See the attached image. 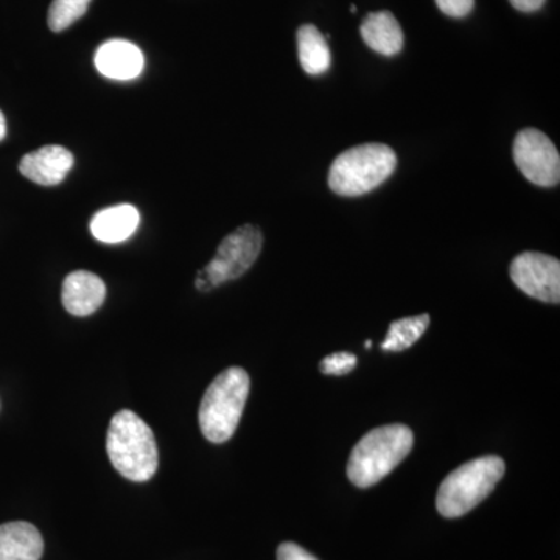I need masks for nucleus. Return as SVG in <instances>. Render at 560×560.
Wrapping results in <instances>:
<instances>
[{"label":"nucleus","instance_id":"obj_7","mask_svg":"<svg viewBox=\"0 0 560 560\" xmlns=\"http://www.w3.org/2000/svg\"><path fill=\"white\" fill-rule=\"evenodd\" d=\"M514 162L523 176L536 186L552 187L560 179V156L547 135L526 128L515 136Z\"/></svg>","mask_w":560,"mask_h":560},{"label":"nucleus","instance_id":"obj_10","mask_svg":"<svg viewBox=\"0 0 560 560\" xmlns=\"http://www.w3.org/2000/svg\"><path fill=\"white\" fill-rule=\"evenodd\" d=\"M105 298V282L94 272H70L62 283V305L70 315L90 316L102 307Z\"/></svg>","mask_w":560,"mask_h":560},{"label":"nucleus","instance_id":"obj_9","mask_svg":"<svg viewBox=\"0 0 560 560\" xmlns=\"http://www.w3.org/2000/svg\"><path fill=\"white\" fill-rule=\"evenodd\" d=\"M73 167V154L60 145H47L25 154L20 162L24 178L39 186H57Z\"/></svg>","mask_w":560,"mask_h":560},{"label":"nucleus","instance_id":"obj_22","mask_svg":"<svg viewBox=\"0 0 560 560\" xmlns=\"http://www.w3.org/2000/svg\"><path fill=\"white\" fill-rule=\"evenodd\" d=\"M5 135H7L5 116H3L2 110H0V140L5 139Z\"/></svg>","mask_w":560,"mask_h":560},{"label":"nucleus","instance_id":"obj_3","mask_svg":"<svg viewBox=\"0 0 560 560\" xmlns=\"http://www.w3.org/2000/svg\"><path fill=\"white\" fill-rule=\"evenodd\" d=\"M249 388L248 372L242 368H230L210 383L200 407V429L206 440L223 444L234 436Z\"/></svg>","mask_w":560,"mask_h":560},{"label":"nucleus","instance_id":"obj_23","mask_svg":"<svg viewBox=\"0 0 560 560\" xmlns=\"http://www.w3.org/2000/svg\"><path fill=\"white\" fill-rule=\"evenodd\" d=\"M350 11H352V13H357V7L355 5L350 7Z\"/></svg>","mask_w":560,"mask_h":560},{"label":"nucleus","instance_id":"obj_25","mask_svg":"<svg viewBox=\"0 0 560 560\" xmlns=\"http://www.w3.org/2000/svg\"><path fill=\"white\" fill-rule=\"evenodd\" d=\"M0 560H7V559H2V558H0Z\"/></svg>","mask_w":560,"mask_h":560},{"label":"nucleus","instance_id":"obj_21","mask_svg":"<svg viewBox=\"0 0 560 560\" xmlns=\"http://www.w3.org/2000/svg\"><path fill=\"white\" fill-rule=\"evenodd\" d=\"M511 5L515 10L523 11V13H533L544 7L545 0H510Z\"/></svg>","mask_w":560,"mask_h":560},{"label":"nucleus","instance_id":"obj_18","mask_svg":"<svg viewBox=\"0 0 560 560\" xmlns=\"http://www.w3.org/2000/svg\"><path fill=\"white\" fill-rule=\"evenodd\" d=\"M357 368V357L350 352H337L326 357L319 363L324 375H346Z\"/></svg>","mask_w":560,"mask_h":560},{"label":"nucleus","instance_id":"obj_2","mask_svg":"<svg viewBox=\"0 0 560 560\" xmlns=\"http://www.w3.org/2000/svg\"><path fill=\"white\" fill-rule=\"evenodd\" d=\"M412 444L415 434L401 423L378 427L364 434L350 453V482L361 489L377 485L410 455Z\"/></svg>","mask_w":560,"mask_h":560},{"label":"nucleus","instance_id":"obj_13","mask_svg":"<svg viewBox=\"0 0 560 560\" xmlns=\"http://www.w3.org/2000/svg\"><path fill=\"white\" fill-rule=\"evenodd\" d=\"M139 210L131 205L113 206L95 213L91 220V232L103 243H120L130 238L138 230Z\"/></svg>","mask_w":560,"mask_h":560},{"label":"nucleus","instance_id":"obj_15","mask_svg":"<svg viewBox=\"0 0 560 560\" xmlns=\"http://www.w3.org/2000/svg\"><path fill=\"white\" fill-rule=\"evenodd\" d=\"M298 51L302 69L308 75H320L331 65V54L326 36L315 25H302L298 31Z\"/></svg>","mask_w":560,"mask_h":560},{"label":"nucleus","instance_id":"obj_5","mask_svg":"<svg viewBox=\"0 0 560 560\" xmlns=\"http://www.w3.org/2000/svg\"><path fill=\"white\" fill-rule=\"evenodd\" d=\"M397 156L383 143L352 147L334 161L330 189L341 197H360L377 189L396 171Z\"/></svg>","mask_w":560,"mask_h":560},{"label":"nucleus","instance_id":"obj_19","mask_svg":"<svg viewBox=\"0 0 560 560\" xmlns=\"http://www.w3.org/2000/svg\"><path fill=\"white\" fill-rule=\"evenodd\" d=\"M442 13L451 18H464L474 10L475 0H436Z\"/></svg>","mask_w":560,"mask_h":560},{"label":"nucleus","instance_id":"obj_20","mask_svg":"<svg viewBox=\"0 0 560 560\" xmlns=\"http://www.w3.org/2000/svg\"><path fill=\"white\" fill-rule=\"evenodd\" d=\"M278 560H318L293 541H285L278 548Z\"/></svg>","mask_w":560,"mask_h":560},{"label":"nucleus","instance_id":"obj_1","mask_svg":"<svg viewBox=\"0 0 560 560\" xmlns=\"http://www.w3.org/2000/svg\"><path fill=\"white\" fill-rule=\"evenodd\" d=\"M106 451L114 469L135 482L151 480L160 464L153 430L136 412L124 410L110 419Z\"/></svg>","mask_w":560,"mask_h":560},{"label":"nucleus","instance_id":"obj_8","mask_svg":"<svg viewBox=\"0 0 560 560\" xmlns=\"http://www.w3.org/2000/svg\"><path fill=\"white\" fill-rule=\"evenodd\" d=\"M510 275L512 282L534 300L559 304L560 261L547 254L522 253L512 260Z\"/></svg>","mask_w":560,"mask_h":560},{"label":"nucleus","instance_id":"obj_6","mask_svg":"<svg viewBox=\"0 0 560 560\" xmlns=\"http://www.w3.org/2000/svg\"><path fill=\"white\" fill-rule=\"evenodd\" d=\"M264 248V234L254 224H243L224 237L215 257L198 271L195 285L200 291H210L221 283L242 278L256 264Z\"/></svg>","mask_w":560,"mask_h":560},{"label":"nucleus","instance_id":"obj_17","mask_svg":"<svg viewBox=\"0 0 560 560\" xmlns=\"http://www.w3.org/2000/svg\"><path fill=\"white\" fill-rule=\"evenodd\" d=\"M92 0H54L49 9V28L60 33L69 28L73 22L83 18L90 9Z\"/></svg>","mask_w":560,"mask_h":560},{"label":"nucleus","instance_id":"obj_12","mask_svg":"<svg viewBox=\"0 0 560 560\" xmlns=\"http://www.w3.org/2000/svg\"><path fill=\"white\" fill-rule=\"evenodd\" d=\"M43 555V536L32 523L10 522L0 525V558L7 560H39Z\"/></svg>","mask_w":560,"mask_h":560},{"label":"nucleus","instance_id":"obj_4","mask_svg":"<svg viewBox=\"0 0 560 560\" xmlns=\"http://www.w3.org/2000/svg\"><path fill=\"white\" fill-rule=\"evenodd\" d=\"M506 471L500 456H482L448 474L438 490L436 506L442 517L458 518L482 503Z\"/></svg>","mask_w":560,"mask_h":560},{"label":"nucleus","instance_id":"obj_14","mask_svg":"<svg viewBox=\"0 0 560 560\" xmlns=\"http://www.w3.org/2000/svg\"><path fill=\"white\" fill-rule=\"evenodd\" d=\"M364 43L377 54L393 57L404 49V32L399 21L389 11L368 14L360 27Z\"/></svg>","mask_w":560,"mask_h":560},{"label":"nucleus","instance_id":"obj_24","mask_svg":"<svg viewBox=\"0 0 560 560\" xmlns=\"http://www.w3.org/2000/svg\"><path fill=\"white\" fill-rule=\"evenodd\" d=\"M364 346H366V348H371V346H372V341H366V342H364Z\"/></svg>","mask_w":560,"mask_h":560},{"label":"nucleus","instance_id":"obj_11","mask_svg":"<svg viewBox=\"0 0 560 560\" xmlns=\"http://www.w3.org/2000/svg\"><path fill=\"white\" fill-rule=\"evenodd\" d=\"M95 66L102 75L113 80H132L143 69V55L128 40L114 39L103 44L95 55Z\"/></svg>","mask_w":560,"mask_h":560},{"label":"nucleus","instance_id":"obj_16","mask_svg":"<svg viewBox=\"0 0 560 560\" xmlns=\"http://www.w3.org/2000/svg\"><path fill=\"white\" fill-rule=\"evenodd\" d=\"M429 326V313L394 320V323H390L385 341L382 342V349L386 352H401V350L410 349L425 334Z\"/></svg>","mask_w":560,"mask_h":560}]
</instances>
